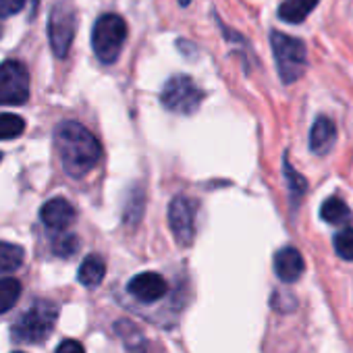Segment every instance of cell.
Listing matches in <instances>:
<instances>
[{
    "instance_id": "6da1fadb",
    "label": "cell",
    "mask_w": 353,
    "mask_h": 353,
    "mask_svg": "<svg viewBox=\"0 0 353 353\" xmlns=\"http://www.w3.org/2000/svg\"><path fill=\"white\" fill-rule=\"evenodd\" d=\"M54 143L65 172L73 179L85 176L102 158L100 141L77 121H63L54 131Z\"/></svg>"
},
{
    "instance_id": "7a4b0ae2",
    "label": "cell",
    "mask_w": 353,
    "mask_h": 353,
    "mask_svg": "<svg viewBox=\"0 0 353 353\" xmlns=\"http://www.w3.org/2000/svg\"><path fill=\"white\" fill-rule=\"evenodd\" d=\"M59 318V305L50 299H36L32 307L19 316V320L13 326V339L17 343H44L57 324Z\"/></svg>"
},
{
    "instance_id": "3957f363",
    "label": "cell",
    "mask_w": 353,
    "mask_h": 353,
    "mask_svg": "<svg viewBox=\"0 0 353 353\" xmlns=\"http://www.w3.org/2000/svg\"><path fill=\"white\" fill-rule=\"evenodd\" d=\"M270 44H272V54L281 81L285 85L295 83L305 73L307 67V48L303 40L274 30L270 34Z\"/></svg>"
},
{
    "instance_id": "277c9868",
    "label": "cell",
    "mask_w": 353,
    "mask_h": 353,
    "mask_svg": "<svg viewBox=\"0 0 353 353\" xmlns=\"http://www.w3.org/2000/svg\"><path fill=\"white\" fill-rule=\"evenodd\" d=\"M127 40V23L121 15L106 13L102 15L92 30V48L100 63L112 65Z\"/></svg>"
},
{
    "instance_id": "5b68a950",
    "label": "cell",
    "mask_w": 353,
    "mask_h": 353,
    "mask_svg": "<svg viewBox=\"0 0 353 353\" xmlns=\"http://www.w3.org/2000/svg\"><path fill=\"white\" fill-rule=\"evenodd\" d=\"M204 92L190 75H174L166 81L160 94V102L166 110L176 114H194L202 104Z\"/></svg>"
},
{
    "instance_id": "8992f818",
    "label": "cell",
    "mask_w": 353,
    "mask_h": 353,
    "mask_svg": "<svg viewBox=\"0 0 353 353\" xmlns=\"http://www.w3.org/2000/svg\"><path fill=\"white\" fill-rule=\"evenodd\" d=\"M30 98V73L19 61L0 65V106H21Z\"/></svg>"
},
{
    "instance_id": "52a82bcc",
    "label": "cell",
    "mask_w": 353,
    "mask_h": 353,
    "mask_svg": "<svg viewBox=\"0 0 353 353\" xmlns=\"http://www.w3.org/2000/svg\"><path fill=\"white\" fill-rule=\"evenodd\" d=\"M75 28H77V17L75 11L67 5H57L50 11V19H48V38H50V46L52 52L59 59H65L73 38H75Z\"/></svg>"
},
{
    "instance_id": "ba28073f",
    "label": "cell",
    "mask_w": 353,
    "mask_h": 353,
    "mask_svg": "<svg viewBox=\"0 0 353 353\" xmlns=\"http://www.w3.org/2000/svg\"><path fill=\"white\" fill-rule=\"evenodd\" d=\"M168 227L179 245H192L196 237V202L174 196L168 206Z\"/></svg>"
},
{
    "instance_id": "9c48e42d",
    "label": "cell",
    "mask_w": 353,
    "mask_h": 353,
    "mask_svg": "<svg viewBox=\"0 0 353 353\" xmlns=\"http://www.w3.org/2000/svg\"><path fill=\"white\" fill-rule=\"evenodd\" d=\"M127 291L143 301V303H152V301H158L166 295L168 291V285L166 281L158 274V272H141L137 276H133L127 285Z\"/></svg>"
},
{
    "instance_id": "30bf717a",
    "label": "cell",
    "mask_w": 353,
    "mask_h": 353,
    "mask_svg": "<svg viewBox=\"0 0 353 353\" xmlns=\"http://www.w3.org/2000/svg\"><path fill=\"white\" fill-rule=\"evenodd\" d=\"M40 219H42V223L48 229H52V231H65V229H69L75 223V208L65 198H52V200H48L42 206Z\"/></svg>"
},
{
    "instance_id": "8fae6325",
    "label": "cell",
    "mask_w": 353,
    "mask_h": 353,
    "mask_svg": "<svg viewBox=\"0 0 353 353\" xmlns=\"http://www.w3.org/2000/svg\"><path fill=\"white\" fill-rule=\"evenodd\" d=\"M303 268H305L303 256L295 248L287 245V248L276 252V256H274V272L283 283H295L303 274Z\"/></svg>"
},
{
    "instance_id": "7c38bea8",
    "label": "cell",
    "mask_w": 353,
    "mask_h": 353,
    "mask_svg": "<svg viewBox=\"0 0 353 353\" xmlns=\"http://www.w3.org/2000/svg\"><path fill=\"white\" fill-rule=\"evenodd\" d=\"M336 139V127L328 117H318L310 131V150L314 154H328Z\"/></svg>"
},
{
    "instance_id": "4fadbf2b",
    "label": "cell",
    "mask_w": 353,
    "mask_h": 353,
    "mask_svg": "<svg viewBox=\"0 0 353 353\" xmlns=\"http://www.w3.org/2000/svg\"><path fill=\"white\" fill-rule=\"evenodd\" d=\"M104 274H106V264L100 256L92 254L88 256L81 266H79V272H77V279L83 287H98L102 281H104Z\"/></svg>"
},
{
    "instance_id": "5bb4252c",
    "label": "cell",
    "mask_w": 353,
    "mask_h": 353,
    "mask_svg": "<svg viewBox=\"0 0 353 353\" xmlns=\"http://www.w3.org/2000/svg\"><path fill=\"white\" fill-rule=\"evenodd\" d=\"M320 0H285L279 7V17L287 23H301L316 9Z\"/></svg>"
},
{
    "instance_id": "9a60e30c",
    "label": "cell",
    "mask_w": 353,
    "mask_h": 353,
    "mask_svg": "<svg viewBox=\"0 0 353 353\" xmlns=\"http://www.w3.org/2000/svg\"><path fill=\"white\" fill-rule=\"evenodd\" d=\"M320 216H322L324 223L336 225V227L349 225L351 219H353V216H351V210L347 208V204H345L341 198H328V200L322 204V208H320Z\"/></svg>"
},
{
    "instance_id": "2e32d148",
    "label": "cell",
    "mask_w": 353,
    "mask_h": 353,
    "mask_svg": "<svg viewBox=\"0 0 353 353\" xmlns=\"http://www.w3.org/2000/svg\"><path fill=\"white\" fill-rule=\"evenodd\" d=\"M283 172H285V183H287V192H289L291 204H297L301 200V196L305 194V190H307L305 176L291 166V162H289L287 156L283 158Z\"/></svg>"
},
{
    "instance_id": "e0dca14e",
    "label": "cell",
    "mask_w": 353,
    "mask_h": 353,
    "mask_svg": "<svg viewBox=\"0 0 353 353\" xmlns=\"http://www.w3.org/2000/svg\"><path fill=\"white\" fill-rule=\"evenodd\" d=\"M26 260V252L21 245L0 241V274L17 270Z\"/></svg>"
},
{
    "instance_id": "ac0fdd59",
    "label": "cell",
    "mask_w": 353,
    "mask_h": 353,
    "mask_svg": "<svg viewBox=\"0 0 353 353\" xmlns=\"http://www.w3.org/2000/svg\"><path fill=\"white\" fill-rule=\"evenodd\" d=\"M21 297V283L13 276L0 279V314H7L15 307Z\"/></svg>"
},
{
    "instance_id": "d6986e66",
    "label": "cell",
    "mask_w": 353,
    "mask_h": 353,
    "mask_svg": "<svg viewBox=\"0 0 353 353\" xmlns=\"http://www.w3.org/2000/svg\"><path fill=\"white\" fill-rule=\"evenodd\" d=\"M26 131V121L17 114H0V141L5 139H17Z\"/></svg>"
},
{
    "instance_id": "ffe728a7",
    "label": "cell",
    "mask_w": 353,
    "mask_h": 353,
    "mask_svg": "<svg viewBox=\"0 0 353 353\" xmlns=\"http://www.w3.org/2000/svg\"><path fill=\"white\" fill-rule=\"evenodd\" d=\"M334 252L339 258L353 262V229H343L334 235Z\"/></svg>"
},
{
    "instance_id": "44dd1931",
    "label": "cell",
    "mask_w": 353,
    "mask_h": 353,
    "mask_svg": "<svg viewBox=\"0 0 353 353\" xmlns=\"http://www.w3.org/2000/svg\"><path fill=\"white\" fill-rule=\"evenodd\" d=\"M141 210H143V194H141V190L135 188L131 192V198L127 200V206H125V221L137 223L141 216Z\"/></svg>"
},
{
    "instance_id": "7402d4cb",
    "label": "cell",
    "mask_w": 353,
    "mask_h": 353,
    "mask_svg": "<svg viewBox=\"0 0 353 353\" xmlns=\"http://www.w3.org/2000/svg\"><path fill=\"white\" fill-rule=\"evenodd\" d=\"M77 248H79V239H77L75 235H61V237H57V239L52 241V250H54V254L61 256V258L73 256V254L77 252Z\"/></svg>"
},
{
    "instance_id": "603a6c76",
    "label": "cell",
    "mask_w": 353,
    "mask_h": 353,
    "mask_svg": "<svg viewBox=\"0 0 353 353\" xmlns=\"http://www.w3.org/2000/svg\"><path fill=\"white\" fill-rule=\"evenodd\" d=\"M26 7V0H0V19L13 17Z\"/></svg>"
},
{
    "instance_id": "cb8c5ba5",
    "label": "cell",
    "mask_w": 353,
    "mask_h": 353,
    "mask_svg": "<svg viewBox=\"0 0 353 353\" xmlns=\"http://www.w3.org/2000/svg\"><path fill=\"white\" fill-rule=\"evenodd\" d=\"M57 353H85V349H83V345H81L79 341H75V339H65V341L59 345Z\"/></svg>"
},
{
    "instance_id": "d4e9b609",
    "label": "cell",
    "mask_w": 353,
    "mask_h": 353,
    "mask_svg": "<svg viewBox=\"0 0 353 353\" xmlns=\"http://www.w3.org/2000/svg\"><path fill=\"white\" fill-rule=\"evenodd\" d=\"M190 3H192V0H179V5H181V7H188Z\"/></svg>"
},
{
    "instance_id": "484cf974",
    "label": "cell",
    "mask_w": 353,
    "mask_h": 353,
    "mask_svg": "<svg viewBox=\"0 0 353 353\" xmlns=\"http://www.w3.org/2000/svg\"><path fill=\"white\" fill-rule=\"evenodd\" d=\"M0 36H3V21H0Z\"/></svg>"
},
{
    "instance_id": "4316f807",
    "label": "cell",
    "mask_w": 353,
    "mask_h": 353,
    "mask_svg": "<svg viewBox=\"0 0 353 353\" xmlns=\"http://www.w3.org/2000/svg\"><path fill=\"white\" fill-rule=\"evenodd\" d=\"M13 353H23V351H13Z\"/></svg>"
},
{
    "instance_id": "83f0119b",
    "label": "cell",
    "mask_w": 353,
    "mask_h": 353,
    "mask_svg": "<svg viewBox=\"0 0 353 353\" xmlns=\"http://www.w3.org/2000/svg\"><path fill=\"white\" fill-rule=\"evenodd\" d=\"M0 160H3V154H0Z\"/></svg>"
}]
</instances>
